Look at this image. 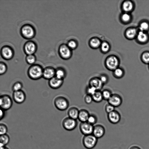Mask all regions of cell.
Masks as SVG:
<instances>
[{
	"mask_svg": "<svg viewBox=\"0 0 149 149\" xmlns=\"http://www.w3.org/2000/svg\"><path fill=\"white\" fill-rule=\"evenodd\" d=\"M137 38L140 41L144 42L146 40L147 37L145 33H144L143 31H140L138 33Z\"/></svg>",
	"mask_w": 149,
	"mask_h": 149,
	"instance_id": "cell-31",
	"label": "cell"
},
{
	"mask_svg": "<svg viewBox=\"0 0 149 149\" xmlns=\"http://www.w3.org/2000/svg\"><path fill=\"white\" fill-rule=\"evenodd\" d=\"M43 70L40 65L37 64L31 65L27 70L28 76L32 80L39 79L42 77Z\"/></svg>",
	"mask_w": 149,
	"mask_h": 149,
	"instance_id": "cell-1",
	"label": "cell"
},
{
	"mask_svg": "<svg viewBox=\"0 0 149 149\" xmlns=\"http://www.w3.org/2000/svg\"><path fill=\"white\" fill-rule=\"evenodd\" d=\"M23 85L22 83L19 81L15 82L12 86V90L13 92L22 90Z\"/></svg>",
	"mask_w": 149,
	"mask_h": 149,
	"instance_id": "cell-26",
	"label": "cell"
},
{
	"mask_svg": "<svg viewBox=\"0 0 149 149\" xmlns=\"http://www.w3.org/2000/svg\"><path fill=\"white\" fill-rule=\"evenodd\" d=\"M108 103L114 107H118L122 104L123 100L121 97L117 94H112L111 97L107 101Z\"/></svg>",
	"mask_w": 149,
	"mask_h": 149,
	"instance_id": "cell-10",
	"label": "cell"
},
{
	"mask_svg": "<svg viewBox=\"0 0 149 149\" xmlns=\"http://www.w3.org/2000/svg\"><path fill=\"white\" fill-rule=\"evenodd\" d=\"M62 125L63 127L68 131H72L77 127V122L76 120L67 117L63 120Z\"/></svg>",
	"mask_w": 149,
	"mask_h": 149,
	"instance_id": "cell-5",
	"label": "cell"
},
{
	"mask_svg": "<svg viewBox=\"0 0 149 149\" xmlns=\"http://www.w3.org/2000/svg\"><path fill=\"white\" fill-rule=\"evenodd\" d=\"M99 77L104 85L107 84L109 82V77L108 75L106 74H102Z\"/></svg>",
	"mask_w": 149,
	"mask_h": 149,
	"instance_id": "cell-29",
	"label": "cell"
},
{
	"mask_svg": "<svg viewBox=\"0 0 149 149\" xmlns=\"http://www.w3.org/2000/svg\"><path fill=\"white\" fill-rule=\"evenodd\" d=\"M7 70V67L3 62H1L0 64V74L2 75L5 74Z\"/></svg>",
	"mask_w": 149,
	"mask_h": 149,
	"instance_id": "cell-32",
	"label": "cell"
},
{
	"mask_svg": "<svg viewBox=\"0 0 149 149\" xmlns=\"http://www.w3.org/2000/svg\"><path fill=\"white\" fill-rule=\"evenodd\" d=\"M101 48L103 51L106 52L109 50V46L108 43L106 42H104L101 45Z\"/></svg>",
	"mask_w": 149,
	"mask_h": 149,
	"instance_id": "cell-39",
	"label": "cell"
},
{
	"mask_svg": "<svg viewBox=\"0 0 149 149\" xmlns=\"http://www.w3.org/2000/svg\"><path fill=\"white\" fill-rule=\"evenodd\" d=\"M90 44L92 47H97L100 45V42L99 39L94 38L91 40Z\"/></svg>",
	"mask_w": 149,
	"mask_h": 149,
	"instance_id": "cell-35",
	"label": "cell"
},
{
	"mask_svg": "<svg viewBox=\"0 0 149 149\" xmlns=\"http://www.w3.org/2000/svg\"><path fill=\"white\" fill-rule=\"evenodd\" d=\"M97 121V117L94 114L90 115L87 121V122L93 125L95 124Z\"/></svg>",
	"mask_w": 149,
	"mask_h": 149,
	"instance_id": "cell-28",
	"label": "cell"
},
{
	"mask_svg": "<svg viewBox=\"0 0 149 149\" xmlns=\"http://www.w3.org/2000/svg\"><path fill=\"white\" fill-rule=\"evenodd\" d=\"M13 102L11 97L6 94L1 95L0 105L1 109L6 111L10 109L12 107Z\"/></svg>",
	"mask_w": 149,
	"mask_h": 149,
	"instance_id": "cell-4",
	"label": "cell"
},
{
	"mask_svg": "<svg viewBox=\"0 0 149 149\" xmlns=\"http://www.w3.org/2000/svg\"><path fill=\"white\" fill-rule=\"evenodd\" d=\"M107 118L109 121L111 123L116 124L120 121L121 116L119 112L115 110L108 114Z\"/></svg>",
	"mask_w": 149,
	"mask_h": 149,
	"instance_id": "cell-14",
	"label": "cell"
},
{
	"mask_svg": "<svg viewBox=\"0 0 149 149\" xmlns=\"http://www.w3.org/2000/svg\"><path fill=\"white\" fill-rule=\"evenodd\" d=\"M148 27L149 26L148 24L146 22H144L141 24L140 27V29L141 30V31H143L148 29Z\"/></svg>",
	"mask_w": 149,
	"mask_h": 149,
	"instance_id": "cell-41",
	"label": "cell"
},
{
	"mask_svg": "<svg viewBox=\"0 0 149 149\" xmlns=\"http://www.w3.org/2000/svg\"><path fill=\"white\" fill-rule=\"evenodd\" d=\"M84 100L85 102L87 104H91L93 101L92 96L86 94L84 97Z\"/></svg>",
	"mask_w": 149,
	"mask_h": 149,
	"instance_id": "cell-38",
	"label": "cell"
},
{
	"mask_svg": "<svg viewBox=\"0 0 149 149\" xmlns=\"http://www.w3.org/2000/svg\"><path fill=\"white\" fill-rule=\"evenodd\" d=\"M93 101L96 103H99L103 100L102 91L97 90L92 96Z\"/></svg>",
	"mask_w": 149,
	"mask_h": 149,
	"instance_id": "cell-23",
	"label": "cell"
},
{
	"mask_svg": "<svg viewBox=\"0 0 149 149\" xmlns=\"http://www.w3.org/2000/svg\"><path fill=\"white\" fill-rule=\"evenodd\" d=\"M90 115L88 111L81 109L79 111L78 119L81 123L87 122Z\"/></svg>",
	"mask_w": 149,
	"mask_h": 149,
	"instance_id": "cell-19",
	"label": "cell"
},
{
	"mask_svg": "<svg viewBox=\"0 0 149 149\" xmlns=\"http://www.w3.org/2000/svg\"><path fill=\"white\" fill-rule=\"evenodd\" d=\"M112 74L115 78L120 79L124 76L125 72L123 69L118 67L112 71Z\"/></svg>",
	"mask_w": 149,
	"mask_h": 149,
	"instance_id": "cell-22",
	"label": "cell"
},
{
	"mask_svg": "<svg viewBox=\"0 0 149 149\" xmlns=\"http://www.w3.org/2000/svg\"><path fill=\"white\" fill-rule=\"evenodd\" d=\"M122 18L123 21L127 22L130 20V15L128 14L125 13L122 15Z\"/></svg>",
	"mask_w": 149,
	"mask_h": 149,
	"instance_id": "cell-42",
	"label": "cell"
},
{
	"mask_svg": "<svg viewBox=\"0 0 149 149\" xmlns=\"http://www.w3.org/2000/svg\"><path fill=\"white\" fill-rule=\"evenodd\" d=\"M36 49V45L32 42H28L26 43L24 45L25 52L28 55L32 54L35 52Z\"/></svg>",
	"mask_w": 149,
	"mask_h": 149,
	"instance_id": "cell-16",
	"label": "cell"
},
{
	"mask_svg": "<svg viewBox=\"0 0 149 149\" xmlns=\"http://www.w3.org/2000/svg\"><path fill=\"white\" fill-rule=\"evenodd\" d=\"M68 45L69 48L74 49L76 47L77 44L74 41H71L68 42Z\"/></svg>",
	"mask_w": 149,
	"mask_h": 149,
	"instance_id": "cell-43",
	"label": "cell"
},
{
	"mask_svg": "<svg viewBox=\"0 0 149 149\" xmlns=\"http://www.w3.org/2000/svg\"><path fill=\"white\" fill-rule=\"evenodd\" d=\"M102 93L103 100L107 101L109 99L112 94L111 91L107 89L104 90Z\"/></svg>",
	"mask_w": 149,
	"mask_h": 149,
	"instance_id": "cell-25",
	"label": "cell"
},
{
	"mask_svg": "<svg viewBox=\"0 0 149 149\" xmlns=\"http://www.w3.org/2000/svg\"><path fill=\"white\" fill-rule=\"evenodd\" d=\"M12 97L13 99L15 102L18 104H21L23 103L26 99V94L22 90L13 92Z\"/></svg>",
	"mask_w": 149,
	"mask_h": 149,
	"instance_id": "cell-8",
	"label": "cell"
},
{
	"mask_svg": "<svg viewBox=\"0 0 149 149\" xmlns=\"http://www.w3.org/2000/svg\"><path fill=\"white\" fill-rule=\"evenodd\" d=\"M124 10L126 11H130L133 8L132 3L130 1H126L124 2L123 6Z\"/></svg>",
	"mask_w": 149,
	"mask_h": 149,
	"instance_id": "cell-27",
	"label": "cell"
},
{
	"mask_svg": "<svg viewBox=\"0 0 149 149\" xmlns=\"http://www.w3.org/2000/svg\"><path fill=\"white\" fill-rule=\"evenodd\" d=\"M97 90L94 87L88 86L86 89V94L92 96L97 91Z\"/></svg>",
	"mask_w": 149,
	"mask_h": 149,
	"instance_id": "cell-33",
	"label": "cell"
},
{
	"mask_svg": "<svg viewBox=\"0 0 149 149\" xmlns=\"http://www.w3.org/2000/svg\"><path fill=\"white\" fill-rule=\"evenodd\" d=\"M54 104L58 110L63 111L68 109L69 106V102L65 97L62 96H58L54 99Z\"/></svg>",
	"mask_w": 149,
	"mask_h": 149,
	"instance_id": "cell-3",
	"label": "cell"
},
{
	"mask_svg": "<svg viewBox=\"0 0 149 149\" xmlns=\"http://www.w3.org/2000/svg\"><path fill=\"white\" fill-rule=\"evenodd\" d=\"M63 80L58 78L55 76L49 80L48 84L49 86L53 89H57L63 84Z\"/></svg>",
	"mask_w": 149,
	"mask_h": 149,
	"instance_id": "cell-13",
	"label": "cell"
},
{
	"mask_svg": "<svg viewBox=\"0 0 149 149\" xmlns=\"http://www.w3.org/2000/svg\"><path fill=\"white\" fill-rule=\"evenodd\" d=\"M55 69L51 66H47L43 69L42 77L49 80L55 76Z\"/></svg>",
	"mask_w": 149,
	"mask_h": 149,
	"instance_id": "cell-11",
	"label": "cell"
},
{
	"mask_svg": "<svg viewBox=\"0 0 149 149\" xmlns=\"http://www.w3.org/2000/svg\"><path fill=\"white\" fill-rule=\"evenodd\" d=\"M105 132V129L103 125L97 124L94 126L92 134L98 139L103 136Z\"/></svg>",
	"mask_w": 149,
	"mask_h": 149,
	"instance_id": "cell-12",
	"label": "cell"
},
{
	"mask_svg": "<svg viewBox=\"0 0 149 149\" xmlns=\"http://www.w3.org/2000/svg\"><path fill=\"white\" fill-rule=\"evenodd\" d=\"M21 32L23 36L28 39L32 38L35 33L34 29L31 26L29 25L23 26L21 29Z\"/></svg>",
	"mask_w": 149,
	"mask_h": 149,
	"instance_id": "cell-9",
	"label": "cell"
},
{
	"mask_svg": "<svg viewBox=\"0 0 149 149\" xmlns=\"http://www.w3.org/2000/svg\"><path fill=\"white\" fill-rule=\"evenodd\" d=\"M0 149H9L5 146H0Z\"/></svg>",
	"mask_w": 149,
	"mask_h": 149,
	"instance_id": "cell-46",
	"label": "cell"
},
{
	"mask_svg": "<svg viewBox=\"0 0 149 149\" xmlns=\"http://www.w3.org/2000/svg\"><path fill=\"white\" fill-rule=\"evenodd\" d=\"M93 127L94 125L86 122L81 123L79 128L81 133L86 135L92 134Z\"/></svg>",
	"mask_w": 149,
	"mask_h": 149,
	"instance_id": "cell-7",
	"label": "cell"
},
{
	"mask_svg": "<svg viewBox=\"0 0 149 149\" xmlns=\"http://www.w3.org/2000/svg\"><path fill=\"white\" fill-rule=\"evenodd\" d=\"M8 128L3 123L0 125V134L1 135L6 134L7 132Z\"/></svg>",
	"mask_w": 149,
	"mask_h": 149,
	"instance_id": "cell-36",
	"label": "cell"
},
{
	"mask_svg": "<svg viewBox=\"0 0 149 149\" xmlns=\"http://www.w3.org/2000/svg\"><path fill=\"white\" fill-rule=\"evenodd\" d=\"M59 52L61 56L63 58L67 59L70 56V51L69 47L65 45H62L60 47Z\"/></svg>",
	"mask_w": 149,
	"mask_h": 149,
	"instance_id": "cell-17",
	"label": "cell"
},
{
	"mask_svg": "<svg viewBox=\"0 0 149 149\" xmlns=\"http://www.w3.org/2000/svg\"><path fill=\"white\" fill-rule=\"evenodd\" d=\"M97 139L93 134L84 135L82 142L84 146L87 149H92L96 145Z\"/></svg>",
	"mask_w": 149,
	"mask_h": 149,
	"instance_id": "cell-2",
	"label": "cell"
},
{
	"mask_svg": "<svg viewBox=\"0 0 149 149\" xmlns=\"http://www.w3.org/2000/svg\"><path fill=\"white\" fill-rule=\"evenodd\" d=\"M119 62L117 58L114 56L108 58L105 62V66L109 70L113 71L118 67Z\"/></svg>",
	"mask_w": 149,
	"mask_h": 149,
	"instance_id": "cell-6",
	"label": "cell"
},
{
	"mask_svg": "<svg viewBox=\"0 0 149 149\" xmlns=\"http://www.w3.org/2000/svg\"><path fill=\"white\" fill-rule=\"evenodd\" d=\"M115 109V107L109 103L106 105L105 107V111L108 114L114 111Z\"/></svg>",
	"mask_w": 149,
	"mask_h": 149,
	"instance_id": "cell-37",
	"label": "cell"
},
{
	"mask_svg": "<svg viewBox=\"0 0 149 149\" xmlns=\"http://www.w3.org/2000/svg\"><path fill=\"white\" fill-rule=\"evenodd\" d=\"M26 61L28 64L31 65L34 64L36 62V58L35 56L32 54L29 55L26 57Z\"/></svg>",
	"mask_w": 149,
	"mask_h": 149,
	"instance_id": "cell-30",
	"label": "cell"
},
{
	"mask_svg": "<svg viewBox=\"0 0 149 149\" xmlns=\"http://www.w3.org/2000/svg\"><path fill=\"white\" fill-rule=\"evenodd\" d=\"M5 110L1 109L0 111V119L1 120L4 117L5 115Z\"/></svg>",
	"mask_w": 149,
	"mask_h": 149,
	"instance_id": "cell-44",
	"label": "cell"
},
{
	"mask_svg": "<svg viewBox=\"0 0 149 149\" xmlns=\"http://www.w3.org/2000/svg\"><path fill=\"white\" fill-rule=\"evenodd\" d=\"M129 149H141L140 147L137 146H133Z\"/></svg>",
	"mask_w": 149,
	"mask_h": 149,
	"instance_id": "cell-45",
	"label": "cell"
},
{
	"mask_svg": "<svg viewBox=\"0 0 149 149\" xmlns=\"http://www.w3.org/2000/svg\"><path fill=\"white\" fill-rule=\"evenodd\" d=\"M0 146H5L9 142L10 138L6 134L1 135L0 136Z\"/></svg>",
	"mask_w": 149,
	"mask_h": 149,
	"instance_id": "cell-24",
	"label": "cell"
},
{
	"mask_svg": "<svg viewBox=\"0 0 149 149\" xmlns=\"http://www.w3.org/2000/svg\"><path fill=\"white\" fill-rule=\"evenodd\" d=\"M136 33V31L134 29H130L128 30L126 33V36L129 38H133Z\"/></svg>",
	"mask_w": 149,
	"mask_h": 149,
	"instance_id": "cell-34",
	"label": "cell"
},
{
	"mask_svg": "<svg viewBox=\"0 0 149 149\" xmlns=\"http://www.w3.org/2000/svg\"><path fill=\"white\" fill-rule=\"evenodd\" d=\"M88 85L95 88L97 90L101 91L104 85L99 77H94L89 80Z\"/></svg>",
	"mask_w": 149,
	"mask_h": 149,
	"instance_id": "cell-15",
	"label": "cell"
},
{
	"mask_svg": "<svg viewBox=\"0 0 149 149\" xmlns=\"http://www.w3.org/2000/svg\"></svg>",
	"mask_w": 149,
	"mask_h": 149,
	"instance_id": "cell-47",
	"label": "cell"
},
{
	"mask_svg": "<svg viewBox=\"0 0 149 149\" xmlns=\"http://www.w3.org/2000/svg\"><path fill=\"white\" fill-rule=\"evenodd\" d=\"M67 74L66 71L63 68L58 67L55 69V76L59 79L64 80Z\"/></svg>",
	"mask_w": 149,
	"mask_h": 149,
	"instance_id": "cell-21",
	"label": "cell"
},
{
	"mask_svg": "<svg viewBox=\"0 0 149 149\" xmlns=\"http://www.w3.org/2000/svg\"><path fill=\"white\" fill-rule=\"evenodd\" d=\"M1 53L3 58L6 59H10L13 56V52L12 49L8 47H3L1 50Z\"/></svg>",
	"mask_w": 149,
	"mask_h": 149,
	"instance_id": "cell-18",
	"label": "cell"
},
{
	"mask_svg": "<svg viewBox=\"0 0 149 149\" xmlns=\"http://www.w3.org/2000/svg\"><path fill=\"white\" fill-rule=\"evenodd\" d=\"M142 60L143 62L146 63H149V53H144L142 57Z\"/></svg>",
	"mask_w": 149,
	"mask_h": 149,
	"instance_id": "cell-40",
	"label": "cell"
},
{
	"mask_svg": "<svg viewBox=\"0 0 149 149\" xmlns=\"http://www.w3.org/2000/svg\"><path fill=\"white\" fill-rule=\"evenodd\" d=\"M79 111L76 107H71L68 111V117L76 120L78 118Z\"/></svg>",
	"mask_w": 149,
	"mask_h": 149,
	"instance_id": "cell-20",
	"label": "cell"
}]
</instances>
